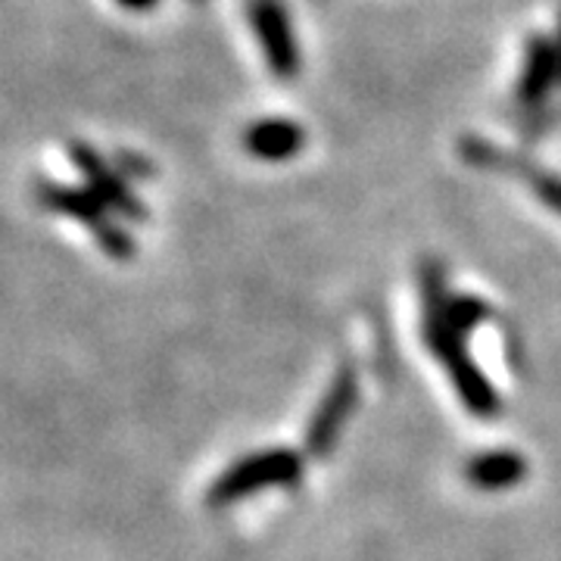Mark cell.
Listing matches in <instances>:
<instances>
[{"instance_id":"1","label":"cell","mask_w":561,"mask_h":561,"mask_svg":"<svg viewBox=\"0 0 561 561\" xmlns=\"http://www.w3.org/2000/svg\"><path fill=\"white\" fill-rule=\"evenodd\" d=\"M41 201H44V206L57 209L69 219H79L84 228H91L106 256H113V260L131 256V238L122 228L103 219V203L91 191H76L66 184H41Z\"/></svg>"},{"instance_id":"2","label":"cell","mask_w":561,"mask_h":561,"mask_svg":"<svg viewBox=\"0 0 561 561\" xmlns=\"http://www.w3.org/2000/svg\"><path fill=\"white\" fill-rule=\"evenodd\" d=\"M300 481V461L290 453H265V456H250L241 465H234L213 490L209 502L225 505L272 483H297Z\"/></svg>"},{"instance_id":"3","label":"cell","mask_w":561,"mask_h":561,"mask_svg":"<svg viewBox=\"0 0 561 561\" xmlns=\"http://www.w3.org/2000/svg\"><path fill=\"white\" fill-rule=\"evenodd\" d=\"M250 22L253 32L265 47V60L268 69L278 76L280 81H290L300 69V54H297V41L290 32V20L287 10L278 0H253L250 3Z\"/></svg>"},{"instance_id":"4","label":"cell","mask_w":561,"mask_h":561,"mask_svg":"<svg viewBox=\"0 0 561 561\" xmlns=\"http://www.w3.org/2000/svg\"><path fill=\"white\" fill-rule=\"evenodd\" d=\"M556 81H559V50H556V41L542 38V35H530L527 38V54H524L522 81L515 88V101H518L522 110L537 113Z\"/></svg>"},{"instance_id":"5","label":"cell","mask_w":561,"mask_h":561,"mask_svg":"<svg viewBox=\"0 0 561 561\" xmlns=\"http://www.w3.org/2000/svg\"><path fill=\"white\" fill-rule=\"evenodd\" d=\"M72 160L81 169V175L88 179V191L103 203V206H113L116 213L128 216V219H144V206L135 201V194L128 191V184L106 169V162L91 150V147H72Z\"/></svg>"},{"instance_id":"6","label":"cell","mask_w":561,"mask_h":561,"mask_svg":"<svg viewBox=\"0 0 561 561\" xmlns=\"http://www.w3.org/2000/svg\"><path fill=\"white\" fill-rule=\"evenodd\" d=\"M461 153L468 162H478V165H496V169H512V172H522V179L534 187V194L540 197L552 213L561 216V179L549 175L546 169H534L530 162L515 160L508 153H500L493 144H483V140H465L461 144Z\"/></svg>"},{"instance_id":"7","label":"cell","mask_w":561,"mask_h":561,"mask_svg":"<svg viewBox=\"0 0 561 561\" xmlns=\"http://www.w3.org/2000/svg\"><path fill=\"white\" fill-rule=\"evenodd\" d=\"M306 144V131L294 119H260L243 131V147L250 157L265 162H280L297 157Z\"/></svg>"},{"instance_id":"8","label":"cell","mask_w":561,"mask_h":561,"mask_svg":"<svg viewBox=\"0 0 561 561\" xmlns=\"http://www.w3.org/2000/svg\"><path fill=\"white\" fill-rule=\"evenodd\" d=\"M353 402H356V378H353V371H343L341 378H337V383L331 387L328 400L321 402L319 415L312 421V427H309V446H312L316 453H328V446L337 437L343 419H346L350 409H353Z\"/></svg>"},{"instance_id":"9","label":"cell","mask_w":561,"mask_h":561,"mask_svg":"<svg viewBox=\"0 0 561 561\" xmlns=\"http://www.w3.org/2000/svg\"><path fill=\"white\" fill-rule=\"evenodd\" d=\"M524 461L515 453H486L478 456L468 468V478L474 486L481 490H502V486H512V483L522 481Z\"/></svg>"},{"instance_id":"10","label":"cell","mask_w":561,"mask_h":561,"mask_svg":"<svg viewBox=\"0 0 561 561\" xmlns=\"http://www.w3.org/2000/svg\"><path fill=\"white\" fill-rule=\"evenodd\" d=\"M122 10H131V13H147V10H153L160 0H116Z\"/></svg>"},{"instance_id":"11","label":"cell","mask_w":561,"mask_h":561,"mask_svg":"<svg viewBox=\"0 0 561 561\" xmlns=\"http://www.w3.org/2000/svg\"><path fill=\"white\" fill-rule=\"evenodd\" d=\"M556 50H559V81H561V16H559V38H556Z\"/></svg>"}]
</instances>
